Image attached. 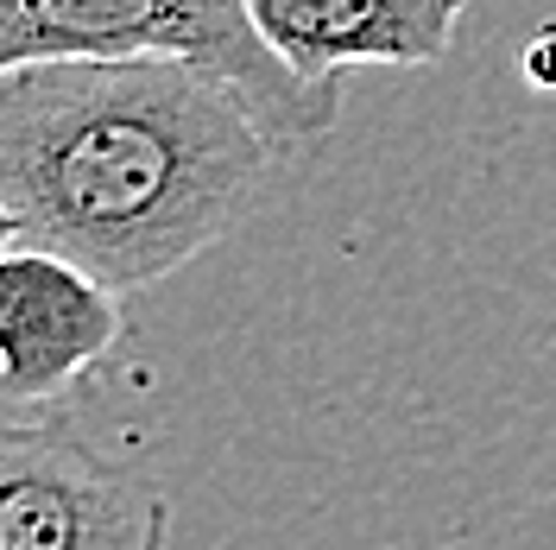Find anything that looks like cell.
<instances>
[{
  "label": "cell",
  "mask_w": 556,
  "mask_h": 550,
  "mask_svg": "<svg viewBox=\"0 0 556 550\" xmlns=\"http://www.w3.org/2000/svg\"><path fill=\"white\" fill-rule=\"evenodd\" d=\"M172 51L235 83L278 146L323 139L342 114V83H304L253 33L247 0H0V76L45 58Z\"/></svg>",
  "instance_id": "7a4b0ae2"
},
{
  "label": "cell",
  "mask_w": 556,
  "mask_h": 550,
  "mask_svg": "<svg viewBox=\"0 0 556 550\" xmlns=\"http://www.w3.org/2000/svg\"><path fill=\"white\" fill-rule=\"evenodd\" d=\"M13 241H20V222H13V209H7V197H0V253H7Z\"/></svg>",
  "instance_id": "8992f818"
},
{
  "label": "cell",
  "mask_w": 556,
  "mask_h": 550,
  "mask_svg": "<svg viewBox=\"0 0 556 550\" xmlns=\"http://www.w3.org/2000/svg\"><path fill=\"white\" fill-rule=\"evenodd\" d=\"M278 139L215 70L134 58H45L0 76V197L38 241L139 291L215 247L253 203Z\"/></svg>",
  "instance_id": "6da1fadb"
},
{
  "label": "cell",
  "mask_w": 556,
  "mask_h": 550,
  "mask_svg": "<svg viewBox=\"0 0 556 550\" xmlns=\"http://www.w3.org/2000/svg\"><path fill=\"white\" fill-rule=\"evenodd\" d=\"M165 493L70 424L0 417V550H165Z\"/></svg>",
  "instance_id": "3957f363"
},
{
  "label": "cell",
  "mask_w": 556,
  "mask_h": 550,
  "mask_svg": "<svg viewBox=\"0 0 556 550\" xmlns=\"http://www.w3.org/2000/svg\"><path fill=\"white\" fill-rule=\"evenodd\" d=\"M121 291L51 247L0 253V399H51L121 342Z\"/></svg>",
  "instance_id": "277c9868"
},
{
  "label": "cell",
  "mask_w": 556,
  "mask_h": 550,
  "mask_svg": "<svg viewBox=\"0 0 556 550\" xmlns=\"http://www.w3.org/2000/svg\"><path fill=\"white\" fill-rule=\"evenodd\" d=\"M468 0H247L253 33L304 83L348 64H437Z\"/></svg>",
  "instance_id": "5b68a950"
}]
</instances>
